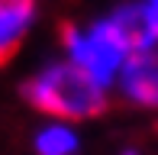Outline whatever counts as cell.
Returning a JSON list of instances; mask_svg holds the SVG:
<instances>
[{
  "label": "cell",
  "mask_w": 158,
  "mask_h": 155,
  "mask_svg": "<svg viewBox=\"0 0 158 155\" xmlns=\"http://www.w3.org/2000/svg\"><path fill=\"white\" fill-rule=\"evenodd\" d=\"M142 48H158V26L139 0L119 3L84 23H68L58 36V55L110 90V97L129 55Z\"/></svg>",
  "instance_id": "obj_1"
},
{
  "label": "cell",
  "mask_w": 158,
  "mask_h": 155,
  "mask_svg": "<svg viewBox=\"0 0 158 155\" xmlns=\"http://www.w3.org/2000/svg\"><path fill=\"white\" fill-rule=\"evenodd\" d=\"M19 97L26 107L42 113V119H64L77 126L100 116L110 103V90L94 84L61 55L35 65L19 84Z\"/></svg>",
  "instance_id": "obj_2"
},
{
  "label": "cell",
  "mask_w": 158,
  "mask_h": 155,
  "mask_svg": "<svg viewBox=\"0 0 158 155\" xmlns=\"http://www.w3.org/2000/svg\"><path fill=\"white\" fill-rule=\"evenodd\" d=\"M113 97L132 110L158 113V48H142L129 55L113 84Z\"/></svg>",
  "instance_id": "obj_3"
},
{
  "label": "cell",
  "mask_w": 158,
  "mask_h": 155,
  "mask_svg": "<svg viewBox=\"0 0 158 155\" xmlns=\"http://www.w3.org/2000/svg\"><path fill=\"white\" fill-rule=\"evenodd\" d=\"M39 26V0H0V65L29 42Z\"/></svg>",
  "instance_id": "obj_4"
},
{
  "label": "cell",
  "mask_w": 158,
  "mask_h": 155,
  "mask_svg": "<svg viewBox=\"0 0 158 155\" xmlns=\"http://www.w3.org/2000/svg\"><path fill=\"white\" fill-rule=\"evenodd\" d=\"M84 136L77 123L64 119H42L32 129V152L35 155H81Z\"/></svg>",
  "instance_id": "obj_5"
},
{
  "label": "cell",
  "mask_w": 158,
  "mask_h": 155,
  "mask_svg": "<svg viewBox=\"0 0 158 155\" xmlns=\"http://www.w3.org/2000/svg\"><path fill=\"white\" fill-rule=\"evenodd\" d=\"M116 155H142V149H139V145H123Z\"/></svg>",
  "instance_id": "obj_6"
}]
</instances>
